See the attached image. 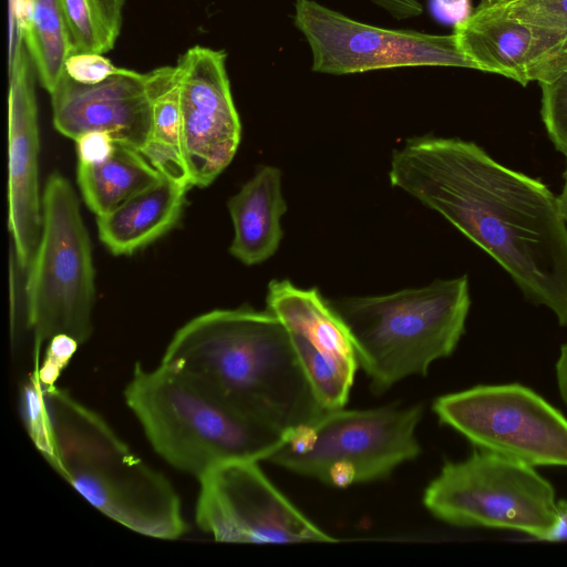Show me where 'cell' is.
<instances>
[{
	"label": "cell",
	"instance_id": "6da1fadb",
	"mask_svg": "<svg viewBox=\"0 0 567 567\" xmlns=\"http://www.w3.org/2000/svg\"><path fill=\"white\" fill-rule=\"evenodd\" d=\"M389 178L481 247L529 301L567 327V224L545 184L473 142L430 135L394 151Z\"/></svg>",
	"mask_w": 567,
	"mask_h": 567
},
{
	"label": "cell",
	"instance_id": "7a4b0ae2",
	"mask_svg": "<svg viewBox=\"0 0 567 567\" xmlns=\"http://www.w3.org/2000/svg\"><path fill=\"white\" fill-rule=\"evenodd\" d=\"M20 412L47 462L104 515L154 538L176 539L186 532L171 483L97 413L33 373L21 388Z\"/></svg>",
	"mask_w": 567,
	"mask_h": 567
},
{
	"label": "cell",
	"instance_id": "3957f363",
	"mask_svg": "<svg viewBox=\"0 0 567 567\" xmlns=\"http://www.w3.org/2000/svg\"><path fill=\"white\" fill-rule=\"evenodd\" d=\"M162 363L284 439L327 411L286 327L267 309H217L192 319L174 334Z\"/></svg>",
	"mask_w": 567,
	"mask_h": 567
},
{
	"label": "cell",
	"instance_id": "277c9868",
	"mask_svg": "<svg viewBox=\"0 0 567 567\" xmlns=\"http://www.w3.org/2000/svg\"><path fill=\"white\" fill-rule=\"evenodd\" d=\"M154 450L197 478L236 460L267 461L284 442L182 371L136 364L124 391Z\"/></svg>",
	"mask_w": 567,
	"mask_h": 567
},
{
	"label": "cell",
	"instance_id": "5b68a950",
	"mask_svg": "<svg viewBox=\"0 0 567 567\" xmlns=\"http://www.w3.org/2000/svg\"><path fill=\"white\" fill-rule=\"evenodd\" d=\"M348 327L359 367L382 393L451 355L465 330L471 298L466 276L383 296L329 301Z\"/></svg>",
	"mask_w": 567,
	"mask_h": 567
},
{
	"label": "cell",
	"instance_id": "8992f818",
	"mask_svg": "<svg viewBox=\"0 0 567 567\" xmlns=\"http://www.w3.org/2000/svg\"><path fill=\"white\" fill-rule=\"evenodd\" d=\"M422 414L421 404L326 411L287 434L267 461L333 487L384 480L421 453Z\"/></svg>",
	"mask_w": 567,
	"mask_h": 567
},
{
	"label": "cell",
	"instance_id": "52a82bcc",
	"mask_svg": "<svg viewBox=\"0 0 567 567\" xmlns=\"http://www.w3.org/2000/svg\"><path fill=\"white\" fill-rule=\"evenodd\" d=\"M90 237L69 181L52 173L42 195V228L25 274L24 321L35 355L56 334L81 343L92 333L95 297Z\"/></svg>",
	"mask_w": 567,
	"mask_h": 567
},
{
	"label": "cell",
	"instance_id": "ba28073f",
	"mask_svg": "<svg viewBox=\"0 0 567 567\" xmlns=\"http://www.w3.org/2000/svg\"><path fill=\"white\" fill-rule=\"evenodd\" d=\"M423 503L450 525L515 530L545 540L558 538L565 520L554 486L534 466L477 449L463 461L445 462Z\"/></svg>",
	"mask_w": 567,
	"mask_h": 567
},
{
	"label": "cell",
	"instance_id": "9c48e42d",
	"mask_svg": "<svg viewBox=\"0 0 567 567\" xmlns=\"http://www.w3.org/2000/svg\"><path fill=\"white\" fill-rule=\"evenodd\" d=\"M440 422L475 449L530 466H567V417L519 384L476 385L437 398Z\"/></svg>",
	"mask_w": 567,
	"mask_h": 567
},
{
	"label": "cell",
	"instance_id": "30bf717a",
	"mask_svg": "<svg viewBox=\"0 0 567 567\" xmlns=\"http://www.w3.org/2000/svg\"><path fill=\"white\" fill-rule=\"evenodd\" d=\"M295 24L305 35L312 70L351 74L402 66L475 69L455 34L393 30L353 20L315 0H296Z\"/></svg>",
	"mask_w": 567,
	"mask_h": 567
},
{
	"label": "cell",
	"instance_id": "8fae6325",
	"mask_svg": "<svg viewBox=\"0 0 567 567\" xmlns=\"http://www.w3.org/2000/svg\"><path fill=\"white\" fill-rule=\"evenodd\" d=\"M198 481L196 522L217 542H337L297 509L255 461L223 463Z\"/></svg>",
	"mask_w": 567,
	"mask_h": 567
},
{
	"label": "cell",
	"instance_id": "7c38bea8",
	"mask_svg": "<svg viewBox=\"0 0 567 567\" xmlns=\"http://www.w3.org/2000/svg\"><path fill=\"white\" fill-rule=\"evenodd\" d=\"M176 69L183 147L190 183L205 187L230 164L241 138L226 53L195 45L179 58Z\"/></svg>",
	"mask_w": 567,
	"mask_h": 567
},
{
	"label": "cell",
	"instance_id": "4fadbf2b",
	"mask_svg": "<svg viewBox=\"0 0 567 567\" xmlns=\"http://www.w3.org/2000/svg\"><path fill=\"white\" fill-rule=\"evenodd\" d=\"M267 310L286 327L293 349L321 406L344 408L359 368L350 331L317 288L271 280Z\"/></svg>",
	"mask_w": 567,
	"mask_h": 567
},
{
	"label": "cell",
	"instance_id": "5bb4252c",
	"mask_svg": "<svg viewBox=\"0 0 567 567\" xmlns=\"http://www.w3.org/2000/svg\"><path fill=\"white\" fill-rule=\"evenodd\" d=\"M31 59L21 33L11 59L8 95V229L27 272L42 228L40 136Z\"/></svg>",
	"mask_w": 567,
	"mask_h": 567
},
{
	"label": "cell",
	"instance_id": "9a60e30c",
	"mask_svg": "<svg viewBox=\"0 0 567 567\" xmlns=\"http://www.w3.org/2000/svg\"><path fill=\"white\" fill-rule=\"evenodd\" d=\"M454 34L476 70L522 85L550 83L567 71V33L519 22L483 3L455 25Z\"/></svg>",
	"mask_w": 567,
	"mask_h": 567
},
{
	"label": "cell",
	"instance_id": "2e32d148",
	"mask_svg": "<svg viewBox=\"0 0 567 567\" xmlns=\"http://www.w3.org/2000/svg\"><path fill=\"white\" fill-rule=\"evenodd\" d=\"M50 95L53 125L69 138L104 132L140 152L148 142L152 106L145 74L118 68L102 82L82 84L64 72Z\"/></svg>",
	"mask_w": 567,
	"mask_h": 567
},
{
	"label": "cell",
	"instance_id": "e0dca14e",
	"mask_svg": "<svg viewBox=\"0 0 567 567\" xmlns=\"http://www.w3.org/2000/svg\"><path fill=\"white\" fill-rule=\"evenodd\" d=\"M234 226L230 254L245 265L260 264L278 249L281 217L287 210L281 193V173L262 166L228 202Z\"/></svg>",
	"mask_w": 567,
	"mask_h": 567
},
{
	"label": "cell",
	"instance_id": "ac0fdd59",
	"mask_svg": "<svg viewBox=\"0 0 567 567\" xmlns=\"http://www.w3.org/2000/svg\"><path fill=\"white\" fill-rule=\"evenodd\" d=\"M187 186L163 177L107 214L96 216L99 237L114 255H132L179 220Z\"/></svg>",
	"mask_w": 567,
	"mask_h": 567
},
{
	"label": "cell",
	"instance_id": "d6986e66",
	"mask_svg": "<svg viewBox=\"0 0 567 567\" xmlns=\"http://www.w3.org/2000/svg\"><path fill=\"white\" fill-rule=\"evenodd\" d=\"M152 106L148 142L141 151L163 177L192 187L182 134L181 91L176 66L145 73Z\"/></svg>",
	"mask_w": 567,
	"mask_h": 567
},
{
	"label": "cell",
	"instance_id": "ffe728a7",
	"mask_svg": "<svg viewBox=\"0 0 567 567\" xmlns=\"http://www.w3.org/2000/svg\"><path fill=\"white\" fill-rule=\"evenodd\" d=\"M76 174L84 202L96 216L110 213L163 178L140 151L120 143L102 163H78Z\"/></svg>",
	"mask_w": 567,
	"mask_h": 567
},
{
	"label": "cell",
	"instance_id": "44dd1931",
	"mask_svg": "<svg viewBox=\"0 0 567 567\" xmlns=\"http://www.w3.org/2000/svg\"><path fill=\"white\" fill-rule=\"evenodd\" d=\"M41 85L51 93L65 72L72 47L59 0H27L20 25Z\"/></svg>",
	"mask_w": 567,
	"mask_h": 567
},
{
	"label": "cell",
	"instance_id": "7402d4cb",
	"mask_svg": "<svg viewBox=\"0 0 567 567\" xmlns=\"http://www.w3.org/2000/svg\"><path fill=\"white\" fill-rule=\"evenodd\" d=\"M72 53L103 54L113 49L122 25L124 0H59Z\"/></svg>",
	"mask_w": 567,
	"mask_h": 567
},
{
	"label": "cell",
	"instance_id": "603a6c76",
	"mask_svg": "<svg viewBox=\"0 0 567 567\" xmlns=\"http://www.w3.org/2000/svg\"><path fill=\"white\" fill-rule=\"evenodd\" d=\"M519 22L567 33V0H482Z\"/></svg>",
	"mask_w": 567,
	"mask_h": 567
},
{
	"label": "cell",
	"instance_id": "cb8c5ba5",
	"mask_svg": "<svg viewBox=\"0 0 567 567\" xmlns=\"http://www.w3.org/2000/svg\"><path fill=\"white\" fill-rule=\"evenodd\" d=\"M542 117L555 147L567 157V71L542 83Z\"/></svg>",
	"mask_w": 567,
	"mask_h": 567
},
{
	"label": "cell",
	"instance_id": "d4e9b609",
	"mask_svg": "<svg viewBox=\"0 0 567 567\" xmlns=\"http://www.w3.org/2000/svg\"><path fill=\"white\" fill-rule=\"evenodd\" d=\"M79 346L80 342L69 334L54 336L47 343L44 360L33 374L45 384H55Z\"/></svg>",
	"mask_w": 567,
	"mask_h": 567
},
{
	"label": "cell",
	"instance_id": "484cf974",
	"mask_svg": "<svg viewBox=\"0 0 567 567\" xmlns=\"http://www.w3.org/2000/svg\"><path fill=\"white\" fill-rule=\"evenodd\" d=\"M117 69L109 59L99 53H72L65 62V74L82 84L102 82Z\"/></svg>",
	"mask_w": 567,
	"mask_h": 567
},
{
	"label": "cell",
	"instance_id": "4316f807",
	"mask_svg": "<svg viewBox=\"0 0 567 567\" xmlns=\"http://www.w3.org/2000/svg\"><path fill=\"white\" fill-rule=\"evenodd\" d=\"M79 163L99 164L114 152L116 142L104 132H89L75 140Z\"/></svg>",
	"mask_w": 567,
	"mask_h": 567
},
{
	"label": "cell",
	"instance_id": "83f0119b",
	"mask_svg": "<svg viewBox=\"0 0 567 567\" xmlns=\"http://www.w3.org/2000/svg\"><path fill=\"white\" fill-rule=\"evenodd\" d=\"M429 9L436 21L454 27L472 14L471 0H429Z\"/></svg>",
	"mask_w": 567,
	"mask_h": 567
},
{
	"label": "cell",
	"instance_id": "f1b7e54d",
	"mask_svg": "<svg viewBox=\"0 0 567 567\" xmlns=\"http://www.w3.org/2000/svg\"><path fill=\"white\" fill-rule=\"evenodd\" d=\"M379 6L393 18L404 20L417 17L422 13L423 7L419 0H370Z\"/></svg>",
	"mask_w": 567,
	"mask_h": 567
},
{
	"label": "cell",
	"instance_id": "f546056e",
	"mask_svg": "<svg viewBox=\"0 0 567 567\" xmlns=\"http://www.w3.org/2000/svg\"><path fill=\"white\" fill-rule=\"evenodd\" d=\"M555 369L558 391L564 403L567 405V342L560 348Z\"/></svg>",
	"mask_w": 567,
	"mask_h": 567
},
{
	"label": "cell",
	"instance_id": "4dcf8cb0",
	"mask_svg": "<svg viewBox=\"0 0 567 567\" xmlns=\"http://www.w3.org/2000/svg\"><path fill=\"white\" fill-rule=\"evenodd\" d=\"M559 199V203H560V208H561V213H563V216L566 220V224H567V168H566V172H565V184H564V188H563V192L560 194V196L558 197Z\"/></svg>",
	"mask_w": 567,
	"mask_h": 567
}]
</instances>
